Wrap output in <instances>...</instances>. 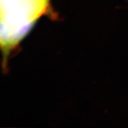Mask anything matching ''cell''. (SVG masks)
Returning a JSON list of instances; mask_svg holds the SVG:
<instances>
[{
    "instance_id": "obj_1",
    "label": "cell",
    "mask_w": 128,
    "mask_h": 128,
    "mask_svg": "<svg viewBox=\"0 0 128 128\" xmlns=\"http://www.w3.org/2000/svg\"><path fill=\"white\" fill-rule=\"evenodd\" d=\"M51 0H0V52L6 67L37 22L55 16Z\"/></svg>"
},
{
    "instance_id": "obj_2",
    "label": "cell",
    "mask_w": 128,
    "mask_h": 128,
    "mask_svg": "<svg viewBox=\"0 0 128 128\" xmlns=\"http://www.w3.org/2000/svg\"><path fill=\"white\" fill-rule=\"evenodd\" d=\"M127 3H128V0H127Z\"/></svg>"
}]
</instances>
